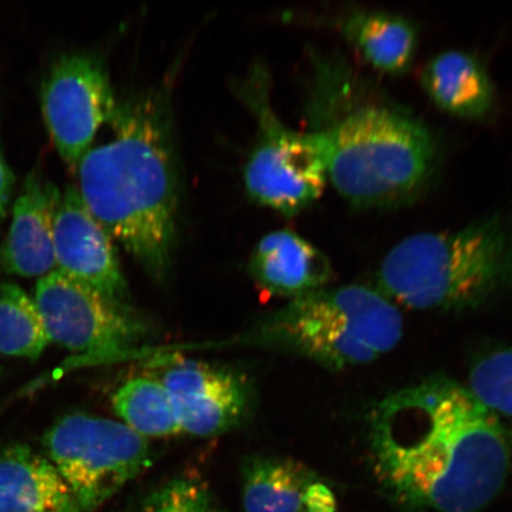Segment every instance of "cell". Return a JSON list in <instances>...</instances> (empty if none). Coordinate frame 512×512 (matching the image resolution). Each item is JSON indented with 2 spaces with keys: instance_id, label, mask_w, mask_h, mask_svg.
Masks as SVG:
<instances>
[{
  "instance_id": "cell-2",
  "label": "cell",
  "mask_w": 512,
  "mask_h": 512,
  "mask_svg": "<svg viewBox=\"0 0 512 512\" xmlns=\"http://www.w3.org/2000/svg\"><path fill=\"white\" fill-rule=\"evenodd\" d=\"M114 136L78 168L83 202L111 238L155 279L168 273L176 240L178 181L168 105L160 92L118 104Z\"/></svg>"
},
{
  "instance_id": "cell-21",
  "label": "cell",
  "mask_w": 512,
  "mask_h": 512,
  "mask_svg": "<svg viewBox=\"0 0 512 512\" xmlns=\"http://www.w3.org/2000/svg\"><path fill=\"white\" fill-rule=\"evenodd\" d=\"M16 178L14 171L11 170L8 162H6L3 153L0 152V222H3L14 194Z\"/></svg>"
},
{
  "instance_id": "cell-13",
  "label": "cell",
  "mask_w": 512,
  "mask_h": 512,
  "mask_svg": "<svg viewBox=\"0 0 512 512\" xmlns=\"http://www.w3.org/2000/svg\"><path fill=\"white\" fill-rule=\"evenodd\" d=\"M246 512H335L331 490L296 460L253 457L242 467Z\"/></svg>"
},
{
  "instance_id": "cell-20",
  "label": "cell",
  "mask_w": 512,
  "mask_h": 512,
  "mask_svg": "<svg viewBox=\"0 0 512 512\" xmlns=\"http://www.w3.org/2000/svg\"><path fill=\"white\" fill-rule=\"evenodd\" d=\"M137 512H222L206 485L178 477L159 486L145 498Z\"/></svg>"
},
{
  "instance_id": "cell-10",
  "label": "cell",
  "mask_w": 512,
  "mask_h": 512,
  "mask_svg": "<svg viewBox=\"0 0 512 512\" xmlns=\"http://www.w3.org/2000/svg\"><path fill=\"white\" fill-rule=\"evenodd\" d=\"M162 369L157 379L168 390L182 433L215 437L246 418L251 389L235 371L182 358Z\"/></svg>"
},
{
  "instance_id": "cell-6",
  "label": "cell",
  "mask_w": 512,
  "mask_h": 512,
  "mask_svg": "<svg viewBox=\"0 0 512 512\" xmlns=\"http://www.w3.org/2000/svg\"><path fill=\"white\" fill-rule=\"evenodd\" d=\"M46 457L81 512H94L151 465L147 440L123 422L86 413L56 421L44 434Z\"/></svg>"
},
{
  "instance_id": "cell-8",
  "label": "cell",
  "mask_w": 512,
  "mask_h": 512,
  "mask_svg": "<svg viewBox=\"0 0 512 512\" xmlns=\"http://www.w3.org/2000/svg\"><path fill=\"white\" fill-rule=\"evenodd\" d=\"M34 299L49 342L81 360H111L136 349L151 334L130 305L114 302L57 270L37 281Z\"/></svg>"
},
{
  "instance_id": "cell-4",
  "label": "cell",
  "mask_w": 512,
  "mask_h": 512,
  "mask_svg": "<svg viewBox=\"0 0 512 512\" xmlns=\"http://www.w3.org/2000/svg\"><path fill=\"white\" fill-rule=\"evenodd\" d=\"M328 179L358 208L414 200L430 181L437 149L426 126L396 108H356L317 132Z\"/></svg>"
},
{
  "instance_id": "cell-5",
  "label": "cell",
  "mask_w": 512,
  "mask_h": 512,
  "mask_svg": "<svg viewBox=\"0 0 512 512\" xmlns=\"http://www.w3.org/2000/svg\"><path fill=\"white\" fill-rule=\"evenodd\" d=\"M402 332L403 319L392 300L368 287L344 286L290 300L254 335L258 342L342 370L388 354Z\"/></svg>"
},
{
  "instance_id": "cell-12",
  "label": "cell",
  "mask_w": 512,
  "mask_h": 512,
  "mask_svg": "<svg viewBox=\"0 0 512 512\" xmlns=\"http://www.w3.org/2000/svg\"><path fill=\"white\" fill-rule=\"evenodd\" d=\"M62 192L40 170L24 179L12 207L8 235L0 245V271L24 278L56 270L54 226Z\"/></svg>"
},
{
  "instance_id": "cell-15",
  "label": "cell",
  "mask_w": 512,
  "mask_h": 512,
  "mask_svg": "<svg viewBox=\"0 0 512 512\" xmlns=\"http://www.w3.org/2000/svg\"><path fill=\"white\" fill-rule=\"evenodd\" d=\"M0 512H81L69 486L43 454L17 444L0 450Z\"/></svg>"
},
{
  "instance_id": "cell-9",
  "label": "cell",
  "mask_w": 512,
  "mask_h": 512,
  "mask_svg": "<svg viewBox=\"0 0 512 512\" xmlns=\"http://www.w3.org/2000/svg\"><path fill=\"white\" fill-rule=\"evenodd\" d=\"M41 102L51 139L73 168L118 108L104 61L88 51L57 57L42 82Z\"/></svg>"
},
{
  "instance_id": "cell-1",
  "label": "cell",
  "mask_w": 512,
  "mask_h": 512,
  "mask_svg": "<svg viewBox=\"0 0 512 512\" xmlns=\"http://www.w3.org/2000/svg\"><path fill=\"white\" fill-rule=\"evenodd\" d=\"M377 479L400 502L478 512L507 482L512 437L463 384L434 377L386 396L369 416Z\"/></svg>"
},
{
  "instance_id": "cell-16",
  "label": "cell",
  "mask_w": 512,
  "mask_h": 512,
  "mask_svg": "<svg viewBox=\"0 0 512 512\" xmlns=\"http://www.w3.org/2000/svg\"><path fill=\"white\" fill-rule=\"evenodd\" d=\"M421 85L441 110L464 119L483 118L494 104V85L475 55L444 51L421 70Z\"/></svg>"
},
{
  "instance_id": "cell-18",
  "label": "cell",
  "mask_w": 512,
  "mask_h": 512,
  "mask_svg": "<svg viewBox=\"0 0 512 512\" xmlns=\"http://www.w3.org/2000/svg\"><path fill=\"white\" fill-rule=\"evenodd\" d=\"M112 403L123 424L145 439L182 433L168 390L157 377L128 380L115 392Z\"/></svg>"
},
{
  "instance_id": "cell-14",
  "label": "cell",
  "mask_w": 512,
  "mask_h": 512,
  "mask_svg": "<svg viewBox=\"0 0 512 512\" xmlns=\"http://www.w3.org/2000/svg\"><path fill=\"white\" fill-rule=\"evenodd\" d=\"M249 273L262 291L296 299L330 283L332 267L319 249L291 230L262 238L249 260Z\"/></svg>"
},
{
  "instance_id": "cell-19",
  "label": "cell",
  "mask_w": 512,
  "mask_h": 512,
  "mask_svg": "<svg viewBox=\"0 0 512 512\" xmlns=\"http://www.w3.org/2000/svg\"><path fill=\"white\" fill-rule=\"evenodd\" d=\"M49 337L34 298L11 281H0V355L36 361Z\"/></svg>"
},
{
  "instance_id": "cell-22",
  "label": "cell",
  "mask_w": 512,
  "mask_h": 512,
  "mask_svg": "<svg viewBox=\"0 0 512 512\" xmlns=\"http://www.w3.org/2000/svg\"><path fill=\"white\" fill-rule=\"evenodd\" d=\"M0 374H2V364H0Z\"/></svg>"
},
{
  "instance_id": "cell-17",
  "label": "cell",
  "mask_w": 512,
  "mask_h": 512,
  "mask_svg": "<svg viewBox=\"0 0 512 512\" xmlns=\"http://www.w3.org/2000/svg\"><path fill=\"white\" fill-rule=\"evenodd\" d=\"M343 32L371 67L389 75L405 74L418 49V30L400 15L383 11H355Z\"/></svg>"
},
{
  "instance_id": "cell-11",
  "label": "cell",
  "mask_w": 512,
  "mask_h": 512,
  "mask_svg": "<svg viewBox=\"0 0 512 512\" xmlns=\"http://www.w3.org/2000/svg\"><path fill=\"white\" fill-rule=\"evenodd\" d=\"M54 252L57 271L126 304L127 284L111 235L89 211L75 185L62 192L54 226Z\"/></svg>"
},
{
  "instance_id": "cell-7",
  "label": "cell",
  "mask_w": 512,
  "mask_h": 512,
  "mask_svg": "<svg viewBox=\"0 0 512 512\" xmlns=\"http://www.w3.org/2000/svg\"><path fill=\"white\" fill-rule=\"evenodd\" d=\"M245 91L259 121V137L247 159V194L260 206L293 216L322 196L328 174L317 132L290 130L267 102L264 87Z\"/></svg>"
},
{
  "instance_id": "cell-3",
  "label": "cell",
  "mask_w": 512,
  "mask_h": 512,
  "mask_svg": "<svg viewBox=\"0 0 512 512\" xmlns=\"http://www.w3.org/2000/svg\"><path fill=\"white\" fill-rule=\"evenodd\" d=\"M380 292L420 311H470L512 290V221L492 215L408 236L384 256Z\"/></svg>"
}]
</instances>
